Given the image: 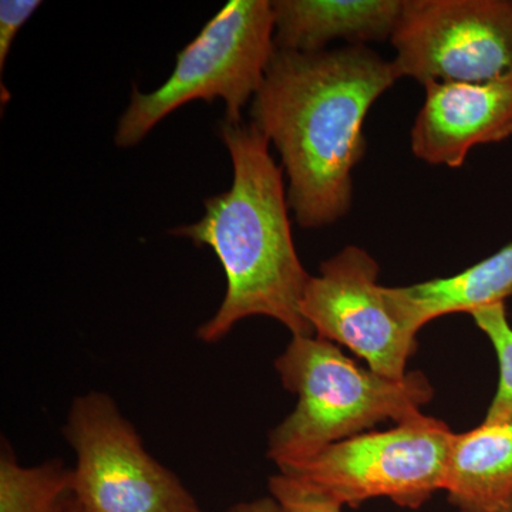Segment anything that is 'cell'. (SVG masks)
Segmentation results:
<instances>
[{
	"label": "cell",
	"mask_w": 512,
	"mask_h": 512,
	"mask_svg": "<svg viewBox=\"0 0 512 512\" xmlns=\"http://www.w3.org/2000/svg\"><path fill=\"white\" fill-rule=\"evenodd\" d=\"M397 80L393 63L369 46L313 53L276 47L249 114L281 156L289 208L301 227H326L350 211L367 113Z\"/></svg>",
	"instance_id": "obj_1"
},
{
	"label": "cell",
	"mask_w": 512,
	"mask_h": 512,
	"mask_svg": "<svg viewBox=\"0 0 512 512\" xmlns=\"http://www.w3.org/2000/svg\"><path fill=\"white\" fill-rule=\"evenodd\" d=\"M220 134L234 168L231 188L204 201L200 221L173 231L210 248L227 278L220 309L198 328L197 338L220 342L252 316L275 319L292 336H313L301 311L311 275L293 242L284 168L254 124L224 121Z\"/></svg>",
	"instance_id": "obj_2"
},
{
	"label": "cell",
	"mask_w": 512,
	"mask_h": 512,
	"mask_svg": "<svg viewBox=\"0 0 512 512\" xmlns=\"http://www.w3.org/2000/svg\"><path fill=\"white\" fill-rule=\"evenodd\" d=\"M275 367L285 389L298 396L295 410L268 436V457L276 467L311 457L383 421L412 420L434 396L423 373L387 379L316 335L292 336Z\"/></svg>",
	"instance_id": "obj_3"
},
{
	"label": "cell",
	"mask_w": 512,
	"mask_h": 512,
	"mask_svg": "<svg viewBox=\"0 0 512 512\" xmlns=\"http://www.w3.org/2000/svg\"><path fill=\"white\" fill-rule=\"evenodd\" d=\"M275 19L268 0H231L177 55L171 76L151 93L134 87L117 126V146H136L173 111L195 100H224L225 123L261 89L275 55Z\"/></svg>",
	"instance_id": "obj_4"
},
{
	"label": "cell",
	"mask_w": 512,
	"mask_h": 512,
	"mask_svg": "<svg viewBox=\"0 0 512 512\" xmlns=\"http://www.w3.org/2000/svg\"><path fill=\"white\" fill-rule=\"evenodd\" d=\"M453 437L444 421L420 414L392 430L369 431L330 444L278 470L342 507L389 498L399 507L419 510L444 490Z\"/></svg>",
	"instance_id": "obj_5"
},
{
	"label": "cell",
	"mask_w": 512,
	"mask_h": 512,
	"mask_svg": "<svg viewBox=\"0 0 512 512\" xmlns=\"http://www.w3.org/2000/svg\"><path fill=\"white\" fill-rule=\"evenodd\" d=\"M63 436L76 454L72 494L87 512H202L109 394L76 397Z\"/></svg>",
	"instance_id": "obj_6"
},
{
	"label": "cell",
	"mask_w": 512,
	"mask_h": 512,
	"mask_svg": "<svg viewBox=\"0 0 512 512\" xmlns=\"http://www.w3.org/2000/svg\"><path fill=\"white\" fill-rule=\"evenodd\" d=\"M390 42L399 79L423 86L512 77V0H404Z\"/></svg>",
	"instance_id": "obj_7"
},
{
	"label": "cell",
	"mask_w": 512,
	"mask_h": 512,
	"mask_svg": "<svg viewBox=\"0 0 512 512\" xmlns=\"http://www.w3.org/2000/svg\"><path fill=\"white\" fill-rule=\"evenodd\" d=\"M379 272L369 252L348 245L311 276L301 311L318 338L346 346L377 375L402 380L419 343L387 309Z\"/></svg>",
	"instance_id": "obj_8"
},
{
	"label": "cell",
	"mask_w": 512,
	"mask_h": 512,
	"mask_svg": "<svg viewBox=\"0 0 512 512\" xmlns=\"http://www.w3.org/2000/svg\"><path fill=\"white\" fill-rule=\"evenodd\" d=\"M412 128L414 156L460 168L468 153L512 136V77L484 83L431 82Z\"/></svg>",
	"instance_id": "obj_9"
},
{
	"label": "cell",
	"mask_w": 512,
	"mask_h": 512,
	"mask_svg": "<svg viewBox=\"0 0 512 512\" xmlns=\"http://www.w3.org/2000/svg\"><path fill=\"white\" fill-rule=\"evenodd\" d=\"M404 0H276L275 45L278 49L313 53L333 40L349 46L392 39Z\"/></svg>",
	"instance_id": "obj_10"
},
{
	"label": "cell",
	"mask_w": 512,
	"mask_h": 512,
	"mask_svg": "<svg viewBox=\"0 0 512 512\" xmlns=\"http://www.w3.org/2000/svg\"><path fill=\"white\" fill-rule=\"evenodd\" d=\"M383 296L390 313L413 335L441 316L471 315L505 303L512 296V242L460 274L400 288L383 286Z\"/></svg>",
	"instance_id": "obj_11"
},
{
	"label": "cell",
	"mask_w": 512,
	"mask_h": 512,
	"mask_svg": "<svg viewBox=\"0 0 512 512\" xmlns=\"http://www.w3.org/2000/svg\"><path fill=\"white\" fill-rule=\"evenodd\" d=\"M444 491L458 512H512V421L454 434Z\"/></svg>",
	"instance_id": "obj_12"
},
{
	"label": "cell",
	"mask_w": 512,
	"mask_h": 512,
	"mask_svg": "<svg viewBox=\"0 0 512 512\" xmlns=\"http://www.w3.org/2000/svg\"><path fill=\"white\" fill-rule=\"evenodd\" d=\"M72 495V470L62 461L23 467L12 450L3 446L0 512H62Z\"/></svg>",
	"instance_id": "obj_13"
},
{
	"label": "cell",
	"mask_w": 512,
	"mask_h": 512,
	"mask_svg": "<svg viewBox=\"0 0 512 512\" xmlns=\"http://www.w3.org/2000/svg\"><path fill=\"white\" fill-rule=\"evenodd\" d=\"M478 329L493 343L497 353L500 379H498L497 392L488 412L485 414L484 424H503L512 421V328L508 322L505 303L487 306L471 313Z\"/></svg>",
	"instance_id": "obj_14"
},
{
	"label": "cell",
	"mask_w": 512,
	"mask_h": 512,
	"mask_svg": "<svg viewBox=\"0 0 512 512\" xmlns=\"http://www.w3.org/2000/svg\"><path fill=\"white\" fill-rule=\"evenodd\" d=\"M268 488L288 512H343L342 505L328 495L281 473L269 478Z\"/></svg>",
	"instance_id": "obj_15"
},
{
	"label": "cell",
	"mask_w": 512,
	"mask_h": 512,
	"mask_svg": "<svg viewBox=\"0 0 512 512\" xmlns=\"http://www.w3.org/2000/svg\"><path fill=\"white\" fill-rule=\"evenodd\" d=\"M42 5L39 0H2L0 2V70L6 60L19 30Z\"/></svg>",
	"instance_id": "obj_16"
},
{
	"label": "cell",
	"mask_w": 512,
	"mask_h": 512,
	"mask_svg": "<svg viewBox=\"0 0 512 512\" xmlns=\"http://www.w3.org/2000/svg\"><path fill=\"white\" fill-rule=\"evenodd\" d=\"M227 512H288L272 495L256 498V500L241 503L229 508Z\"/></svg>",
	"instance_id": "obj_17"
},
{
	"label": "cell",
	"mask_w": 512,
	"mask_h": 512,
	"mask_svg": "<svg viewBox=\"0 0 512 512\" xmlns=\"http://www.w3.org/2000/svg\"><path fill=\"white\" fill-rule=\"evenodd\" d=\"M62 512H87V511L84 510L82 505H80L79 503H77L76 500H74V497L72 495V497H70V500L67 501V504L64 505Z\"/></svg>",
	"instance_id": "obj_18"
}]
</instances>
